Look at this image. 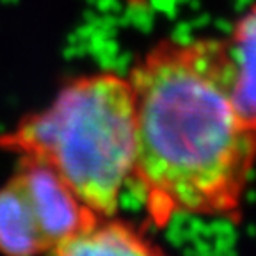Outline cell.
<instances>
[{
  "label": "cell",
  "mask_w": 256,
  "mask_h": 256,
  "mask_svg": "<svg viewBox=\"0 0 256 256\" xmlns=\"http://www.w3.org/2000/svg\"><path fill=\"white\" fill-rule=\"evenodd\" d=\"M136 164L150 220L176 214L236 219L256 164V132L233 104L224 40H166L128 75Z\"/></svg>",
  "instance_id": "cell-1"
},
{
  "label": "cell",
  "mask_w": 256,
  "mask_h": 256,
  "mask_svg": "<svg viewBox=\"0 0 256 256\" xmlns=\"http://www.w3.org/2000/svg\"><path fill=\"white\" fill-rule=\"evenodd\" d=\"M0 148L44 162L96 216L114 217L136 164V110L128 76L70 80L46 108L0 136Z\"/></svg>",
  "instance_id": "cell-2"
},
{
  "label": "cell",
  "mask_w": 256,
  "mask_h": 256,
  "mask_svg": "<svg viewBox=\"0 0 256 256\" xmlns=\"http://www.w3.org/2000/svg\"><path fill=\"white\" fill-rule=\"evenodd\" d=\"M12 176L20 182L50 251L64 238L100 219V216L82 203L68 184L41 160L18 156V169Z\"/></svg>",
  "instance_id": "cell-3"
},
{
  "label": "cell",
  "mask_w": 256,
  "mask_h": 256,
  "mask_svg": "<svg viewBox=\"0 0 256 256\" xmlns=\"http://www.w3.org/2000/svg\"><path fill=\"white\" fill-rule=\"evenodd\" d=\"M52 256H168L130 224L100 217L52 249Z\"/></svg>",
  "instance_id": "cell-4"
},
{
  "label": "cell",
  "mask_w": 256,
  "mask_h": 256,
  "mask_svg": "<svg viewBox=\"0 0 256 256\" xmlns=\"http://www.w3.org/2000/svg\"><path fill=\"white\" fill-rule=\"evenodd\" d=\"M232 64V94L240 120L256 132V4L224 38Z\"/></svg>",
  "instance_id": "cell-5"
},
{
  "label": "cell",
  "mask_w": 256,
  "mask_h": 256,
  "mask_svg": "<svg viewBox=\"0 0 256 256\" xmlns=\"http://www.w3.org/2000/svg\"><path fill=\"white\" fill-rule=\"evenodd\" d=\"M0 252L6 256L50 252L30 203L14 176L0 188Z\"/></svg>",
  "instance_id": "cell-6"
}]
</instances>
